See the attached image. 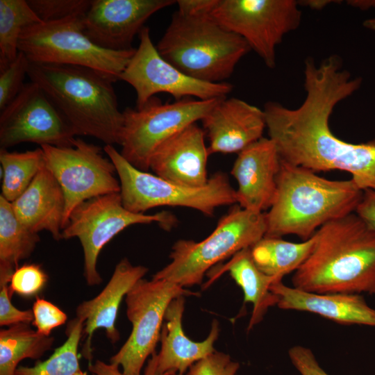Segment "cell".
<instances>
[{
  "label": "cell",
  "instance_id": "obj_23",
  "mask_svg": "<svg viewBox=\"0 0 375 375\" xmlns=\"http://www.w3.org/2000/svg\"><path fill=\"white\" fill-rule=\"evenodd\" d=\"M11 203L16 216L27 228L37 233L47 231L56 240L62 239L65 199L61 187L45 165L27 189Z\"/></svg>",
  "mask_w": 375,
  "mask_h": 375
},
{
  "label": "cell",
  "instance_id": "obj_31",
  "mask_svg": "<svg viewBox=\"0 0 375 375\" xmlns=\"http://www.w3.org/2000/svg\"><path fill=\"white\" fill-rule=\"evenodd\" d=\"M30 61L21 51L15 59L0 69V110H3L23 88Z\"/></svg>",
  "mask_w": 375,
  "mask_h": 375
},
{
  "label": "cell",
  "instance_id": "obj_24",
  "mask_svg": "<svg viewBox=\"0 0 375 375\" xmlns=\"http://www.w3.org/2000/svg\"><path fill=\"white\" fill-rule=\"evenodd\" d=\"M250 248L235 253L215 275L218 276L224 271H228L242 290L244 303L252 304L248 331L262 320L270 307L277 305L278 297L271 291L270 287L274 283L281 281L265 274L258 268L252 259Z\"/></svg>",
  "mask_w": 375,
  "mask_h": 375
},
{
  "label": "cell",
  "instance_id": "obj_19",
  "mask_svg": "<svg viewBox=\"0 0 375 375\" xmlns=\"http://www.w3.org/2000/svg\"><path fill=\"white\" fill-rule=\"evenodd\" d=\"M205 134L196 123L176 133L154 151L149 169L156 176L181 185L203 186L209 179L207 161L210 155Z\"/></svg>",
  "mask_w": 375,
  "mask_h": 375
},
{
  "label": "cell",
  "instance_id": "obj_44",
  "mask_svg": "<svg viewBox=\"0 0 375 375\" xmlns=\"http://www.w3.org/2000/svg\"><path fill=\"white\" fill-rule=\"evenodd\" d=\"M176 375H184V374H177Z\"/></svg>",
  "mask_w": 375,
  "mask_h": 375
},
{
  "label": "cell",
  "instance_id": "obj_8",
  "mask_svg": "<svg viewBox=\"0 0 375 375\" xmlns=\"http://www.w3.org/2000/svg\"><path fill=\"white\" fill-rule=\"evenodd\" d=\"M103 151L119 176L122 204L133 212L144 213L158 206H181L212 216L217 208L237 203L236 190L223 172L213 174L203 186L187 187L136 168L113 145H105Z\"/></svg>",
  "mask_w": 375,
  "mask_h": 375
},
{
  "label": "cell",
  "instance_id": "obj_1",
  "mask_svg": "<svg viewBox=\"0 0 375 375\" xmlns=\"http://www.w3.org/2000/svg\"><path fill=\"white\" fill-rule=\"evenodd\" d=\"M306 98L291 109L275 101L265 104L266 128L281 159L314 172H349L358 187L375 190V139L353 144L335 136L329 118L335 106L360 87L338 55L316 64L308 58L304 65Z\"/></svg>",
  "mask_w": 375,
  "mask_h": 375
},
{
  "label": "cell",
  "instance_id": "obj_18",
  "mask_svg": "<svg viewBox=\"0 0 375 375\" xmlns=\"http://www.w3.org/2000/svg\"><path fill=\"white\" fill-rule=\"evenodd\" d=\"M201 121L210 154L240 153L262 138L266 128L264 110L235 97L219 99Z\"/></svg>",
  "mask_w": 375,
  "mask_h": 375
},
{
  "label": "cell",
  "instance_id": "obj_42",
  "mask_svg": "<svg viewBox=\"0 0 375 375\" xmlns=\"http://www.w3.org/2000/svg\"><path fill=\"white\" fill-rule=\"evenodd\" d=\"M363 26L368 29L375 31V17L365 20Z\"/></svg>",
  "mask_w": 375,
  "mask_h": 375
},
{
  "label": "cell",
  "instance_id": "obj_5",
  "mask_svg": "<svg viewBox=\"0 0 375 375\" xmlns=\"http://www.w3.org/2000/svg\"><path fill=\"white\" fill-rule=\"evenodd\" d=\"M156 47L180 71L209 83L225 82L251 50L242 38L220 25L211 12L179 10Z\"/></svg>",
  "mask_w": 375,
  "mask_h": 375
},
{
  "label": "cell",
  "instance_id": "obj_43",
  "mask_svg": "<svg viewBox=\"0 0 375 375\" xmlns=\"http://www.w3.org/2000/svg\"><path fill=\"white\" fill-rule=\"evenodd\" d=\"M75 375H87V372H83L81 369L78 370Z\"/></svg>",
  "mask_w": 375,
  "mask_h": 375
},
{
  "label": "cell",
  "instance_id": "obj_34",
  "mask_svg": "<svg viewBox=\"0 0 375 375\" xmlns=\"http://www.w3.org/2000/svg\"><path fill=\"white\" fill-rule=\"evenodd\" d=\"M32 310L33 324L39 334L45 336H49L53 329L64 324L67 319V315L61 309L42 298H36Z\"/></svg>",
  "mask_w": 375,
  "mask_h": 375
},
{
  "label": "cell",
  "instance_id": "obj_3",
  "mask_svg": "<svg viewBox=\"0 0 375 375\" xmlns=\"http://www.w3.org/2000/svg\"><path fill=\"white\" fill-rule=\"evenodd\" d=\"M276 187L264 237L295 235L303 241L326 223L355 212L363 194L351 178L326 179L281 159Z\"/></svg>",
  "mask_w": 375,
  "mask_h": 375
},
{
  "label": "cell",
  "instance_id": "obj_6",
  "mask_svg": "<svg viewBox=\"0 0 375 375\" xmlns=\"http://www.w3.org/2000/svg\"><path fill=\"white\" fill-rule=\"evenodd\" d=\"M267 231L266 216L241 208H233L219 219L215 230L204 240L176 241L169 257L171 262L153 278L165 279L183 288L202 283L207 271L219 262L250 248Z\"/></svg>",
  "mask_w": 375,
  "mask_h": 375
},
{
  "label": "cell",
  "instance_id": "obj_36",
  "mask_svg": "<svg viewBox=\"0 0 375 375\" xmlns=\"http://www.w3.org/2000/svg\"><path fill=\"white\" fill-rule=\"evenodd\" d=\"M9 285H0V325L10 326L19 324H30L34 317L31 309L22 310L17 309L11 302Z\"/></svg>",
  "mask_w": 375,
  "mask_h": 375
},
{
  "label": "cell",
  "instance_id": "obj_11",
  "mask_svg": "<svg viewBox=\"0 0 375 375\" xmlns=\"http://www.w3.org/2000/svg\"><path fill=\"white\" fill-rule=\"evenodd\" d=\"M175 222V217L165 211L153 215L129 211L122 204L120 192H115L92 198L78 206L62 230V239L79 240L84 255V277L86 283L92 286L102 281L97 268L99 255L117 234L134 224L156 222L167 229Z\"/></svg>",
  "mask_w": 375,
  "mask_h": 375
},
{
  "label": "cell",
  "instance_id": "obj_4",
  "mask_svg": "<svg viewBox=\"0 0 375 375\" xmlns=\"http://www.w3.org/2000/svg\"><path fill=\"white\" fill-rule=\"evenodd\" d=\"M31 81L59 109L77 135L119 144L124 116L114 81L93 69L71 65L31 62Z\"/></svg>",
  "mask_w": 375,
  "mask_h": 375
},
{
  "label": "cell",
  "instance_id": "obj_28",
  "mask_svg": "<svg viewBox=\"0 0 375 375\" xmlns=\"http://www.w3.org/2000/svg\"><path fill=\"white\" fill-rule=\"evenodd\" d=\"M0 162L3 172L1 195L10 203L27 189L45 165L41 147L24 152L0 149Z\"/></svg>",
  "mask_w": 375,
  "mask_h": 375
},
{
  "label": "cell",
  "instance_id": "obj_33",
  "mask_svg": "<svg viewBox=\"0 0 375 375\" xmlns=\"http://www.w3.org/2000/svg\"><path fill=\"white\" fill-rule=\"evenodd\" d=\"M48 280V276L38 264H24L13 272L9 283V292L12 297L16 293L30 297L40 292Z\"/></svg>",
  "mask_w": 375,
  "mask_h": 375
},
{
  "label": "cell",
  "instance_id": "obj_35",
  "mask_svg": "<svg viewBox=\"0 0 375 375\" xmlns=\"http://www.w3.org/2000/svg\"><path fill=\"white\" fill-rule=\"evenodd\" d=\"M240 364L228 354L215 351L193 364L186 375H238Z\"/></svg>",
  "mask_w": 375,
  "mask_h": 375
},
{
  "label": "cell",
  "instance_id": "obj_37",
  "mask_svg": "<svg viewBox=\"0 0 375 375\" xmlns=\"http://www.w3.org/2000/svg\"><path fill=\"white\" fill-rule=\"evenodd\" d=\"M289 358L301 375H330L320 366L312 350L296 345L288 350Z\"/></svg>",
  "mask_w": 375,
  "mask_h": 375
},
{
  "label": "cell",
  "instance_id": "obj_29",
  "mask_svg": "<svg viewBox=\"0 0 375 375\" xmlns=\"http://www.w3.org/2000/svg\"><path fill=\"white\" fill-rule=\"evenodd\" d=\"M42 22L27 0H0V69L18 55L24 30Z\"/></svg>",
  "mask_w": 375,
  "mask_h": 375
},
{
  "label": "cell",
  "instance_id": "obj_39",
  "mask_svg": "<svg viewBox=\"0 0 375 375\" xmlns=\"http://www.w3.org/2000/svg\"><path fill=\"white\" fill-rule=\"evenodd\" d=\"M157 354L156 351H155L149 358L143 375H167L160 374L157 372Z\"/></svg>",
  "mask_w": 375,
  "mask_h": 375
},
{
  "label": "cell",
  "instance_id": "obj_32",
  "mask_svg": "<svg viewBox=\"0 0 375 375\" xmlns=\"http://www.w3.org/2000/svg\"><path fill=\"white\" fill-rule=\"evenodd\" d=\"M43 22H54L76 15H83L91 0H27Z\"/></svg>",
  "mask_w": 375,
  "mask_h": 375
},
{
  "label": "cell",
  "instance_id": "obj_41",
  "mask_svg": "<svg viewBox=\"0 0 375 375\" xmlns=\"http://www.w3.org/2000/svg\"><path fill=\"white\" fill-rule=\"evenodd\" d=\"M348 3L360 8H367L375 4V1H349Z\"/></svg>",
  "mask_w": 375,
  "mask_h": 375
},
{
  "label": "cell",
  "instance_id": "obj_17",
  "mask_svg": "<svg viewBox=\"0 0 375 375\" xmlns=\"http://www.w3.org/2000/svg\"><path fill=\"white\" fill-rule=\"evenodd\" d=\"M280 165V156L269 138L262 137L238 153L231 173L238 182L236 198L241 208L257 212L270 208Z\"/></svg>",
  "mask_w": 375,
  "mask_h": 375
},
{
  "label": "cell",
  "instance_id": "obj_27",
  "mask_svg": "<svg viewBox=\"0 0 375 375\" xmlns=\"http://www.w3.org/2000/svg\"><path fill=\"white\" fill-rule=\"evenodd\" d=\"M54 338L39 334L29 324H19L0 331V375H15L25 358L38 360L53 344Z\"/></svg>",
  "mask_w": 375,
  "mask_h": 375
},
{
  "label": "cell",
  "instance_id": "obj_26",
  "mask_svg": "<svg viewBox=\"0 0 375 375\" xmlns=\"http://www.w3.org/2000/svg\"><path fill=\"white\" fill-rule=\"evenodd\" d=\"M315 233L302 242H292L281 238L263 237L251 249L252 259L265 274L278 280L297 271L312 253Z\"/></svg>",
  "mask_w": 375,
  "mask_h": 375
},
{
  "label": "cell",
  "instance_id": "obj_38",
  "mask_svg": "<svg viewBox=\"0 0 375 375\" xmlns=\"http://www.w3.org/2000/svg\"><path fill=\"white\" fill-rule=\"evenodd\" d=\"M361 219L375 230V190H366L356 212Z\"/></svg>",
  "mask_w": 375,
  "mask_h": 375
},
{
  "label": "cell",
  "instance_id": "obj_13",
  "mask_svg": "<svg viewBox=\"0 0 375 375\" xmlns=\"http://www.w3.org/2000/svg\"><path fill=\"white\" fill-rule=\"evenodd\" d=\"M46 167L64 193L65 211L62 229L72 211L92 198L120 192L115 165L100 147L76 138L71 147L42 145Z\"/></svg>",
  "mask_w": 375,
  "mask_h": 375
},
{
  "label": "cell",
  "instance_id": "obj_10",
  "mask_svg": "<svg viewBox=\"0 0 375 375\" xmlns=\"http://www.w3.org/2000/svg\"><path fill=\"white\" fill-rule=\"evenodd\" d=\"M220 99L185 98L162 103L153 97L140 108H126L122 112L120 153L132 165L147 172L156 148L183 128L201 121Z\"/></svg>",
  "mask_w": 375,
  "mask_h": 375
},
{
  "label": "cell",
  "instance_id": "obj_20",
  "mask_svg": "<svg viewBox=\"0 0 375 375\" xmlns=\"http://www.w3.org/2000/svg\"><path fill=\"white\" fill-rule=\"evenodd\" d=\"M148 272L143 265H133L126 258L115 266L109 281L101 292L92 299L83 301L76 309V317L83 321L85 344L82 354L91 362L92 340L94 331L106 330L107 338L113 344L119 338L115 322L121 302L128 291Z\"/></svg>",
  "mask_w": 375,
  "mask_h": 375
},
{
  "label": "cell",
  "instance_id": "obj_21",
  "mask_svg": "<svg viewBox=\"0 0 375 375\" xmlns=\"http://www.w3.org/2000/svg\"><path fill=\"white\" fill-rule=\"evenodd\" d=\"M282 310L309 312L342 324L375 327V309L361 294L310 292L289 287L281 281L272 284Z\"/></svg>",
  "mask_w": 375,
  "mask_h": 375
},
{
  "label": "cell",
  "instance_id": "obj_22",
  "mask_svg": "<svg viewBox=\"0 0 375 375\" xmlns=\"http://www.w3.org/2000/svg\"><path fill=\"white\" fill-rule=\"evenodd\" d=\"M185 297H178L167 308L157 354V372L160 374H184L197 361L215 351L214 344L219 334V326L213 320L208 337L203 341L190 339L183 328Z\"/></svg>",
  "mask_w": 375,
  "mask_h": 375
},
{
  "label": "cell",
  "instance_id": "obj_2",
  "mask_svg": "<svg viewBox=\"0 0 375 375\" xmlns=\"http://www.w3.org/2000/svg\"><path fill=\"white\" fill-rule=\"evenodd\" d=\"M314 249L292 278L294 288L319 294H375V230L356 212L315 233Z\"/></svg>",
  "mask_w": 375,
  "mask_h": 375
},
{
  "label": "cell",
  "instance_id": "obj_16",
  "mask_svg": "<svg viewBox=\"0 0 375 375\" xmlns=\"http://www.w3.org/2000/svg\"><path fill=\"white\" fill-rule=\"evenodd\" d=\"M174 0H92L83 17L85 34L97 46L111 51L133 49L136 34L155 12Z\"/></svg>",
  "mask_w": 375,
  "mask_h": 375
},
{
  "label": "cell",
  "instance_id": "obj_25",
  "mask_svg": "<svg viewBox=\"0 0 375 375\" xmlns=\"http://www.w3.org/2000/svg\"><path fill=\"white\" fill-rule=\"evenodd\" d=\"M40 240L38 233L24 226L12 203L0 195V285H9L19 262L31 256Z\"/></svg>",
  "mask_w": 375,
  "mask_h": 375
},
{
  "label": "cell",
  "instance_id": "obj_14",
  "mask_svg": "<svg viewBox=\"0 0 375 375\" xmlns=\"http://www.w3.org/2000/svg\"><path fill=\"white\" fill-rule=\"evenodd\" d=\"M140 44L119 76L136 93V107H142L158 93H167L176 101L194 97L210 100L226 97L233 90L227 82L209 83L192 78L164 59L144 26L139 33Z\"/></svg>",
  "mask_w": 375,
  "mask_h": 375
},
{
  "label": "cell",
  "instance_id": "obj_40",
  "mask_svg": "<svg viewBox=\"0 0 375 375\" xmlns=\"http://www.w3.org/2000/svg\"><path fill=\"white\" fill-rule=\"evenodd\" d=\"M334 2L333 1H326V0H309V1H298L299 4L306 5L312 9H322L327 6L328 3Z\"/></svg>",
  "mask_w": 375,
  "mask_h": 375
},
{
  "label": "cell",
  "instance_id": "obj_7",
  "mask_svg": "<svg viewBox=\"0 0 375 375\" xmlns=\"http://www.w3.org/2000/svg\"><path fill=\"white\" fill-rule=\"evenodd\" d=\"M199 295L165 279H140L125 297L126 315L132 325L129 337L109 364L90 362L89 370L94 375H142L145 361L156 351L169 303L181 296Z\"/></svg>",
  "mask_w": 375,
  "mask_h": 375
},
{
  "label": "cell",
  "instance_id": "obj_9",
  "mask_svg": "<svg viewBox=\"0 0 375 375\" xmlns=\"http://www.w3.org/2000/svg\"><path fill=\"white\" fill-rule=\"evenodd\" d=\"M83 15L42 22L27 27L19 42V51L31 62L89 67L114 82L128 65L135 49L111 51L95 44L83 31Z\"/></svg>",
  "mask_w": 375,
  "mask_h": 375
},
{
  "label": "cell",
  "instance_id": "obj_30",
  "mask_svg": "<svg viewBox=\"0 0 375 375\" xmlns=\"http://www.w3.org/2000/svg\"><path fill=\"white\" fill-rule=\"evenodd\" d=\"M83 321L74 317L66 328L67 340L45 360L32 367L19 366L15 375H75L81 369L78 349L83 336Z\"/></svg>",
  "mask_w": 375,
  "mask_h": 375
},
{
  "label": "cell",
  "instance_id": "obj_15",
  "mask_svg": "<svg viewBox=\"0 0 375 375\" xmlns=\"http://www.w3.org/2000/svg\"><path fill=\"white\" fill-rule=\"evenodd\" d=\"M76 133L43 90L25 83L0 115V147L23 143L71 147Z\"/></svg>",
  "mask_w": 375,
  "mask_h": 375
},
{
  "label": "cell",
  "instance_id": "obj_12",
  "mask_svg": "<svg viewBox=\"0 0 375 375\" xmlns=\"http://www.w3.org/2000/svg\"><path fill=\"white\" fill-rule=\"evenodd\" d=\"M294 0H217L212 16L224 28L240 36L263 60L276 66V47L301 24Z\"/></svg>",
  "mask_w": 375,
  "mask_h": 375
}]
</instances>
